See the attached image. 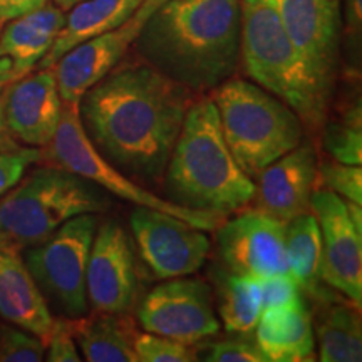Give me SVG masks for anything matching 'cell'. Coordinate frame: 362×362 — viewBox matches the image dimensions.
<instances>
[{
    "mask_svg": "<svg viewBox=\"0 0 362 362\" xmlns=\"http://www.w3.org/2000/svg\"><path fill=\"white\" fill-rule=\"evenodd\" d=\"M322 98L332 94L341 52V0H270Z\"/></svg>",
    "mask_w": 362,
    "mask_h": 362,
    "instance_id": "9",
    "label": "cell"
},
{
    "mask_svg": "<svg viewBox=\"0 0 362 362\" xmlns=\"http://www.w3.org/2000/svg\"><path fill=\"white\" fill-rule=\"evenodd\" d=\"M134 354L138 362H193L198 361L197 351L189 344L175 339L158 336V334L136 332Z\"/></svg>",
    "mask_w": 362,
    "mask_h": 362,
    "instance_id": "27",
    "label": "cell"
},
{
    "mask_svg": "<svg viewBox=\"0 0 362 362\" xmlns=\"http://www.w3.org/2000/svg\"><path fill=\"white\" fill-rule=\"evenodd\" d=\"M64 21V11L49 2L8 21L0 33V56L11 59L17 79L35 69L52 47Z\"/></svg>",
    "mask_w": 362,
    "mask_h": 362,
    "instance_id": "20",
    "label": "cell"
},
{
    "mask_svg": "<svg viewBox=\"0 0 362 362\" xmlns=\"http://www.w3.org/2000/svg\"><path fill=\"white\" fill-rule=\"evenodd\" d=\"M218 314L228 334H250L255 330L264 305L259 280L243 277L230 270L214 274Z\"/></svg>",
    "mask_w": 362,
    "mask_h": 362,
    "instance_id": "24",
    "label": "cell"
},
{
    "mask_svg": "<svg viewBox=\"0 0 362 362\" xmlns=\"http://www.w3.org/2000/svg\"><path fill=\"white\" fill-rule=\"evenodd\" d=\"M96 228V214L74 216L47 240L29 247L22 259L47 305L64 319H79L89 312L86 270Z\"/></svg>",
    "mask_w": 362,
    "mask_h": 362,
    "instance_id": "8",
    "label": "cell"
},
{
    "mask_svg": "<svg viewBox=\"0 0 362 362\" xmlns=\"http://www.w3.org/2000/svg\"><path fill=\"white\" fill-rule=\"evenodd\" d=\"M324 148L334 161L346 165L362 163V128L361 104L351 107L341 119L325 126Z\"/></svg>",
    "mask_w": 362,
    "mask_h": 362,
    "instance_id": "26",
    "label": "cell"
},
{
    "mask_svg": "<svg viewBox=\"0 0 362 362\" xmlns=\"http://www.w3.org/2000/svg\"><path fill=\"white\" fill-rule=\"evenodd\" d=\"M27 146L13 138L11 129H8L6 121V110H4V90L0 93V155H17V153H24Z\"/></svg>",
    "mask_w": 362,
    "mask_h": 362,
    "instance_id": "35",
    "label": "cell"
},
{
    "mask_svg": "<svg viewBox=\"0 0 362 362\" xmlns=\"http://www.w3.org/2000/svg\"><path fill=\"white\" fill-rule=\"evenodd\" d=\"M86 292L96 312L124 314L138 293L133 240L115 220L99 225L90 243Z\"/></svg>",
    "mask_w": 362,
    "mask_h": 362,
    "instance_id": "15",
    "label": "cell"
},
{
    "mask_svg": "<svg viewBox=\"0 0 362 362\" xmlns=\"http://www.w3.org/2000/svg\"><path fill=\"white\" fill-rule=\"evenodd\" d=\"M107 206L98 185L54 165L35 170L0 197V252L37 245L67 220Z\"/></svg>",
    "mask_w": 362,
    "mask_h": 362,
    "instance_id": "5",
    "label": "cell"
},
{
    "mask_svg": "<svg viewBox=\"0 0 362 362\" xmlns=\"http://www.w3.org/2000/svg\"><path fill=\"white\" fill-rule=\"evenodd\" d=\"M211 99L226 146L252 180L302 143L304 129L297 112L253 81L226 79Z\"/></svg>",
    "mask_w": 362,
    "mask_h": 362,
    "instance_id": "6",
    "label": "cell"
},
{
    "mask_svg": "<svg viewBox=\"0 0 362 362\" xmlns=\"http://www.w3.org/2000/svg\"><path fill=\"white\" fill-rule=\"evenodd\" d=\"M310 211L322 237V282L361 307L362 226L352 218L347 202L327 188L314 189Z\"/></svg>",
    "mask_w": 362,
    "mask_h": 362,
    "instance_id": "13",
    "label": "cell"
},
{
    "mask_svg": "<svg viewBox=\"0 0 362 362\" xmlns=\"http://www.w3.org/2000/svg\"><path fill=\"white\" fill-rule=\"evenodd\" d=\"M344 21H346L347 33L352 37H359L362 21V0H344Z\"/></svg>",
    "mask_w": 362,
    "mask_h": 362,
    "instance_id": "36",
    "label": "cell"
},
{
    "mask_svg": "<svg viewBox=\"0 0 362 362\" xmlns=\"http://www.w3.org/2000/svg\"><path fill=\"white\" fill-rule=\"evenodd\" d=\"M67 319L81 354L88 362H138L133 341L136 330L126 317L110 312Z\"/></svg>",
    "mask_w": 362,
    "mask_h": 362,
    "instance_id": "22",
    "label": "cell"
},
{
    "mask_svg": "<svg viewBox=\"0 0 362 362\" xmlns=\"http://www.w3.org/2000/svg\"><path fill=\"white\" fill-rule=\"evenodd\" d=\"M45 344L37 336L17 327L0 324V362H40Z\"/></svg>",
    "mask_w": 362,
    "mask_h": 362,
    "instance_id": "28",
    "label": "cell"
},
{
    "mask_svg": "<svg viewBox=\"0 0 362 362\" xmlns=\"http://www.w3.org/2000/svg\"><path fill=\"white\" fill-rule=\"evenodd\" d=\"M192 104V90L146 62L115 67L79 101L84 133L129 178L155 183Z\"/></svg>",
    "mask_w": 362,
    "mask_h": 362,
    "instance_id": "1",
    "label": "cell"
},
{
    "mask_svg": "<svg viewBox=\"0 0 362 362\" xmlns=\"http://www.w3.org/2000/svg\"><path fill=\"white\" fill-rule=\"evenodd\" d=\"M165 0H144L124 24L69 49L52 66L62 103L79 104L94 84L119 64L144 22Z\"/></svg>",
    "mask_w": 362,
    "mask_h": 362,
    "instance_id": "14",
    "label": "cell"
},
{
    "mask_svg": "<svg viewBox=\"0 0 362 362\" xmlns=\"http://www.w3.org/2000/svg\"><path fill=\"white\" fill-rule=\"evenodd\" d=\"M83 2V0H52V4H56L59 8H62V11H69L76 6V4Z\"/></svg>",
    "mask_w": 362,
    "mask_h": 362,
    "instance_id": "38",
    "label": "cell"
},
{
    "mask_svg": "<svg viewBox=\"0 0 362 362\" xmlns=\"http://www.w3.org/2000/svg\"><path fill=\"white\" fill-rule=\"evenodd\" d=\"M240 25V0H165L133 45L166 78L189 90H210L237 71Z\"/></svg>",
    "mask_w": 362,
    "mask_h": 362,
    "instance_id": "2",
    "label": "cell"
},
{
    "mask_svg": "<svg viewBox=\"0 0 362 362\" xmlns=\"http://www.w3.org/2000/svg\"><path fill=\"white\" fill-rule=\"evenodd\" d=\"M163 176L170 202L220 218L247 206L255 197V181L226 146L211 98L189 104Z\"/></svg>",
    "mask_w": 362,
    "mask_h": 362,
    "instance_id": "3",
    "label": "cell"
},
{
    "mask_svg": "<svg viewBox=\"0 0 362 362\" xmlns=\"http://www.w3.org/2000/svg\"><path fill=\"white\" fill-rule=\"evenodd\" d=\"M0 317L47 342L54 317L17 252H0Z\"/></svg>",
    "mask_w": 362,
    "mask_h": 362,
    "instance_id": "18",
    "label": "cell"
},
{
    "mask_svg": "<svg viewBox=\"0 0 362 362\" xmlns=\"http://www.w3.org/2000/svg\"><path fill=\"white\" fill-rule=\"evenodd\" d=\"M40 160V149L29 148L17 155H0V197L22 180L25 168Z\"/></svg>",
    "mask_w": 362,
    "mask_h": 362,
    "instance_id": "33",
    "label": "cell"
},
{
    "mask_svg": "<svg viewBox=\"0 0 362 362\" xmlns=\"http://www.w3.org/2000/svg\"><path fill=\"white\" fill-rule=\"evenodd\" d=\"M226 270L255 280L291 275L285 223L265 211L247 210L220 226L216 235Z\"/></svg>",
    "mask_w": 362,
    "mask_h": 362,
    "instance_id": "12",
    "label": "cell"
},
{
    "mask_svg": "<svg viewBox=\"0 0 362 362\" xmlns=\"http://www.w3.org/2000/svg\"><path fill=\"white\" fill-rule=\"evenodd\" d=\"M197 357L206 362H269L257 342L245 337L221 339L202 344Z\"/></svg>",
    "mask_w": 362,
    "mask_h": 362,
    "instance_id": "30",
    "label": "cell"
},
{
    "mask_svg": "<svg viewBox=\"0 0 362 362\" xmlns=\"http://www.w3.org/2000/svg\"><path fill=\"white\" fill-rule=\"evenodd\" d=\"M49 0H0V24L42 7Z\"/></svg>",
    "mask_w": 362,
    "mask_h": 362,
    "instance_id": "34",
    "label": "cell"
},
{
    "mask_svg": "<svg viewBox=\"0 0 362 362\" xmlns=\"http://www.w3.org/2000/svg\"><path fill=\"white\" fill-rule=\"evenodd\" d=\"M138 320L146 332L189 346L220 330L211 287L200 279L176 277L156 285L143 298Z\"/></svg>",
    "mask_w": 362,
    "mask_h": 362,
    "instance_id": "11",
    "label": "cell"
},
{
    "mask_svg": "<svg viewBox=\"0 0 362 362\" xmlns=\"http://www.w3.org/2000/svg\"><path fill=\"white\" fill-rule=\"evenodd\" d=\"M255 342L269 362H307L315 359V334L304 298L292 305L262 312Z\"/></svg>",
    "mask_w": 362,
    "mask_h": 362,
    "instance_id": "19",
    "label": "cell"
},
{
    "mask_svg": "<svg viewBox=\"0 0 362 362\" xmlns=\"http://www.w3.org/2000/svg\"><path fill=\"white\" fill-rule=\"evenodd\" d=\"M319 361L359 362L362 359L361 307L342 302L325 307L315 329Z\"/></svg>",
    "mask_w": 362,
    "mask_h": 362,
    "instance_id": "23",
    "label": "cell"
},
{
    "mask_svg": "<svg viewBox=\"0 0 362 362\" xmlns=\"http://www.w3.org/2000/svg\"><path fill=\"white\" fill-rule=\"evenodd\" d=\"M47 153L40 149L42 155H47V160L54 166L64 168L81 178L98 185L115 197L134 203L136 206H146L153 210L165 211L176 218L187 221L197 228L211 232L215 230L221 218L218 215L208 211L189 210L170 202L168 198H161L144 188L141 183H136L133 178L124 175L123 171L112 166L101 153L94 148L88 134L84 133L83 123L79 116V104L64 103L62 104L61 119H59L56 134L47 144Z\"/></svg>",
    "mask_w": 362,
    "mask_h": 362,
    "instance_id": "7",
    "label": "cell"
},
{
    "mask_svg": "<svg viewBox=\"0 0 362 362\" xmlns=\"http://www.w3.org/2000/svg\"><path fill=\"white\" fill-rule=\"evenodd\" d=\"M240 61L247 78L287 103L302 123L310 128L322 124L329 103L270 0H240Z\"/></svg>",
    "mask_w": 362,
    "mask_h": 362,
    "instance_id": "4",
    "label": "cell"
},
{
    "mask_svg": "<svg viewBox=\"0 0 362 362\" xmlns=\"http://www.w3.org/2000/svg\"><path fill=\"white\" fill-rule=\"evenodd\" d=\"M317 155L310 144H298L287 155L270 163L257 175V208L288 223L310 211V198L317 183Z\"/></svg>",
    "mask_w": 362,
    "mask_h": 362,
    "instance_id": "17",
    "label": "cell"
},
{
    "mask_svg": "<svg viewBox=\"0 0 362 362\" xmlns=\"http://www.w3.org/2000/svg\"><path fill=\"white\" fill-rule=\"evenodd\" d=\"M62 104L52 67L29 72L4 89L7 126L13 138L27 148L42 149L51 143Z\"/></svg>",
    "mask_w": 362,
    "mask_h": 362,
    "instance_id": "16",
    "label": "cell"
},
{
    "mask_svg": "<svg viewBox=\"0 0 362 362\" xmlns=\"http://www.w3.org/2000/svg\"><path fill=\"white\" fill-rule=\"evenodd\" d=\"M262 292V305L265 309L292 305L302 298L300 287L291 275H275V277L259 280Z\"/></svg>",
    "mask_w": 362,
    "mask_h": 362,
    "instance_id": "32",
    "label": "cell"
},
{
    "mask_svg": "<svg viewBox=\"0 0 362 362\" xmlns=\"http://www.w3.org/2000/svg\"><path fill=\"white\" fill-rule=\"evenodd\" d=\"M16 72H13L12 61L6 56H0V93L7 88L8 84L16 81Z\"/></svg>",
    "mask_w": 362,
    "mask_h": 362,
    "instance_id": "37",
    "label": "cell"
},
{
    "mask_svg": "<svg viewBox=\"0 0 362 362\" xmlns=\"http://www.w3.org/2000/svg\"><path fill=\"white\" fill-rule=\"evenodd\" d=\"M287 253L292 277L310 296H320V265H322V237L312 211L302 214L285 223Z\"/></svg>",
    "mask_w": 362,
    "mask_h": 362,
    "instance_id": "25",
    "label": "cell"
},
{
    "mask_svg": "<svg viewBox=\"0 0 362 362\" xmlns=\"http://www.w3.org/2000/svg\"><path fill=\"white\" fill-rule=\"evenodd\" d=\"M129 226L139 257L158 279L194 274L205 264L210 252L205 230L165 211L138 206L129 216Z\"/></svg>",
    "mask_w": 362,
    "mask_h": 362,
    "instance_id": "10",
    "label": "cell"
},
{
    "mask_svg": "<svg viewBox=\"0 0 362 362\" xmlns=\"http://www.w3.org/2000/svg\"><path fill=\"white\" fill-rule=\"evenodd\" d=\"M44 359L49 362H81L83 357L79 356L78 344L72 336L69 320L57 319L54 320V327L47 342H45Z\"/></svg>",
    "mask_w": 362,
    "mask_h": 362,
    "instance_id": "31",
    "label": "cell"
},
{
    "mask_svg": "<svg viewBox=\"0 0 362 362\" xmlns=\"http://www.w3.org/2000/svg\"><path fill=\"white\" fill-rule=\"evenodd\" d=\"M143 2L144 0H83L69 8L52 47L35 67H52L59 57L64 56L74 45L124 24Z\"/></svg>",
    "mask_w": 362,
    "mask_h": 362,
    "instance_id": "21",
    "label": "cell"
},
{
    "mask_svg": "<svg viewBox=\"0 0 362 362\" xmlns=\"http://www.w3.org/2000/svg\"><path fill=\"white\" fill-rule=\"evenodd\" d=\"M317 180L330 192L344 200L362 205V170L361 165H346L339 161H325L317 170Z\"/></svg>",
    "mask_w": 362,
    "mask_h": 362,
    "instance_id": "29",
    "label": "cell"
}]
</instances>
